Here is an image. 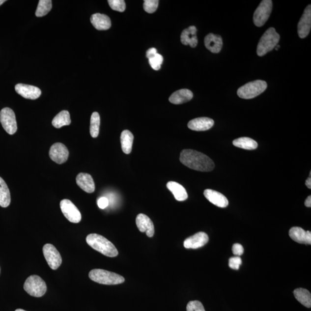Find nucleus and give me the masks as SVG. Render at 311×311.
Returning <instances> with one entry per match:
<instances>
[{
    "label": "nucleus",
    "mask_w": 311,
    "mask_h": 311,
    "mask_svg": "<svg viewBox=\"0 0 311 311\" xmlns=\"http://www.w3.org/2000/svg\"><path fill=\"white\" fill-rule=\"evenodd\" d=\"M208 241L207 234L199 232L187 238L184 242V247L187 249H197L205 246Z\"/></svg>",
    "instance_id": "nucleus-13"
},
{
    "label": "nucleus",
    "mask_w": 311,
    "mask_h": 311,
    "mask_svg": "<svg viewBox=\"0 0 311 311\" xmlns=\"http://www.w3.org/2000/svg\"><path fill=\"white\" fill-rule=\"evenodd\" d=\"M193 93L189 89H182L173 93L170 97L169 101L174 105H180L191 100Z\"/></svg>",
    "instance_id": "nucleus-23"
},
{
    "label": "nucleus",
    "mask_w": 311,
    "mask_h": 311,
    "mask_svg": "<svg viewBox=\"0 0 311 311\" xmlns=\"http://www.w3.org/2000/svg\"><path fill=\"white\" fill-rule=\"evenodd\" d=\"M86 242L93 249L109 257H115L118 255V250L113 244L105 237L98 234H89L86 236Z\"/></svg>",
    "instance_id": "nucleus-2"
},
{
    "label": "nucleus",
    "mask_w": 311,
    "mask_h": 311,
    "mask_svg": "<svg viewBox=\"0 0 311 311\" xmlns=\"http://www.w3.org/2000/svg\"><path fill=\"white\" fill-rule=\"evenodd\" d=\"M187 311H205L203 304L198 300L190 301L187 304Z\"/></svg>",
    "instance_id": "nucleus-35"
},
{
    "label": "nucleus",
    "mask_w": 311,
    "mask_h": 311,
    "mask_svg": "<svg viewBox=\"0 0 311 311\" xmlns=\"http://www.w3.org/2000/svg\"><path fill=\"white\" fill-rule=\"evenodd\" d=\"M89 277L93 282L103 285H117L125 282L122 276L103 269L92 270L89 273Z\"/></svg>",
    "instance_id": "nucleus-4"
},
{
    "label": "nucleus",
    "mask_w": 311,
    "mask_h": 311,
    "mask_svg": "<svg viewBox=\"0 0 311 311\" xmlns=\"http://www.w3.org/2000/svg\"><path fill=\"white\" fill-rule=\"evenodd\" d=\"M52 8V1L51 0H40L35 12L36 16H44L51 11Z\"/></svg>",
    "instance_id": "nucleus-31"
},
{
    "label": "nucleus",
    "mask_w": 311,
    "mask_h": 311,
    "mask_svg": "<svg viewBox=\"0 0 311 311\" xmlns=\"http://www.w3.org/2000/svg\"><path fill=\"white\" fill-rule=\"evenodd\" d=\"M197 29L195 26H192L185 29L180 36V40L184 45H190L193 48H196L198 44V38L197 36Z\"/></svg>",
    "instance_id": "nucleus-20"
},
{
    "label": "nucleus",
    "mask_w": 311,
    "mask_h": 311,
    "mask_svg": "<svg viewBox=\"0 0 311 311\" xmlns=\"http://www.w3.org/2000/svg\"><path fill=\"white\" fill-rule=\"evenodd\" d=\"M91 22L98 30L109 29L112 26L111 20L109 17L101 13H95L91 17Z\"/></svg>",
    "instance_id": "nucleus-22"
},
{
    "label": "nucleus",
    "mask_w": 311,
    "mask_h": 311,
    "mask_svg": "<svg viewBox=\"0 0 311 311\" xmlns=\"http://www.w3.org/2000/svg\"><path fill=\"white\" fill-rule=\"evenodd\" d=\"M15 311H26L23 310L22 309H17Z\"/></svg>",
    "instance_id": "nucleus-43"
},
{
    "label": "nucleus",
    "mask_w": 311,
    "mask_h": 311,
    "mask_svg": "<svg viewBox=\"0 0 311 311\" xmlns=\"http://www.w3.org/2000/svg\"><path fill=\"white\" fill-rule=\"evenodd\" d=\"M159 2L158 0H145L143 3V9L146 12L153 13L158 9Z\"/></svg>",
    "instance_id": "nucleus-34"
},
{
    "label": "nucleus",
    "mask_w": 311,
    "mask_h": 311,
    "mask_svg": "<svg viewBox=\"0 0 311 311\" xmlns=\"http://www.w3.org/2000/svg\"><path fill=\"white\" fill-rule=\"evenodd\" d=\"M109 205V200L106 197H101L98 200V205L100 209H105Z\"/></svg>",
    "instance_id": "nucleus-38"
},
{
    "label": "nucleus",
    "mask_w": 311,
    "mask_h": 311,
    "mask_svg": "<svg viewBox=\"0 0 311 311\" xmlns=\"http://www.w3.org/2000/svg\"><path fill=\"white\" fill-rule=\"evenodd\" d=\"M273 9V2L271 0H263L254 12L253 21L257 27L263 26L269 18Z\"/></svg>",
    "instance_id": "nucleus-7"
},
{
    "label": "nucleus",
    "mask_w": 311,
    "mask_h": 311,
    "mask_svg": "<svg viewBox=\"0 0 311 311\" xmlns=\"http://www.w3.org/2000/svg\"><path fill=\"white\" fill-rule=\"evenodd\" d=\"M136 225L140 232H146V235L149 237L153 236L155 227L148 216L144 214H139L136 217Z\"/></svg>",
    "instance_id": "nucleus-15"
},
{
    "label": "nucleus",
    "mask_w": 311,
    "mask_h": 311,
    "mask_svg": "<svg viewBox=\"0 0 311 311\" xmlns=\"http://www.w3.org/2000/svg\"><path fill=\"white\" fill-rule=\"evenodd\" d=\"M267 87L266 82L263 80H255L241 86L237 90V93L240 98L251 99L261 94Z\"/></svg>",
    "instance_id": "nucleus-5"
},
{
    "label": "nucleus",
    "mask_w": 311,
    "mask_h": 311,
    "mask_svg": "<svg viewBox=\"0 0 311 311\" xmlns=\"http://www.w3.org/2000/svg\"><path fill=\"white\" fill-rule=\"evenodd\" d=\"M163 62V57L161 55L157 53L152 58L149 59V62L152 69L155 71H159L161 68V65Z\"/></svg>",
    "instance_id": "nucleus-33"
},
{
    "label": "nucleus",
    "mask_w": 311,
    "mask_h": 311,
    "mask_svg": "<svg viewBox=\"0 0 311 311\" xmlns=\"http://www.w3.org/2000/svg\"><path fill=\"white\" fill-rule=\"evenodd\" d=\"M214 120L207 117H200L194 119L188 123V128L195 131L201 132L211 129L214 125Z\"/></svg>",
    "instance_id": "nucleus-18"
},
{
    "label": "nucleus",
    "mask_w": 311,
    "mask_h": 311,
    "mask_svg": "<svg viewBox=\"0 0 311 311\" xmlns=\"http://www.w3.org/2000/svg\"><path fill=\"white\" fill-rule=\"evenodd\" d=\"M60 207L63 215L70 222L79 223L82 220L81 213L71 200H62L60 202Z\"/></svg>",
    "instance_id": "nucleus-9"
},
{
    "label": "nucleus",
    "mask_w": 311,
    "mask_h": 311,
    "mask_svg": "<svg viewBox=\"0 0 311 311\" xmlns=\"http://www.w3.org/2000/svg\"><path fill=\"white\" fill-rule=\"evenodd\" d=\"M180 161L190 169L202 172L211 171L215 166L209 157L192 149L183 150L180 153Z\"/></svg>",
    "instance_id": "nucleus-1"
},
{
    "label": "nucleus",
    "mask_w": 311,
    "mask_h": 311,
    "mask_svg": "<svg viewBox=\"0 0 311 311\" xmlns=\"http://www.w3.org/2000/svg\"><path fill=\"white\" fill-rule=\"evenodd\" d=\"M76 180L78 185L85 192L92 193L95 192V182L91 175L86 173H80Z\"/></svg>",
    "instance_id": "nucleus-19"
},
{
    "label": "nucleus",
    "mask_w": 311,
    "mask_h": 311,
    "mask_svg": "<svg viewBox=\"0 0 311 311\" xmlns=\"http://www.w3.org/2000/svg\"><path fill=\"white\" fill-rule=\"evenodd\" d=\"M289 235L291 239L300 244L311 245V232L306 231L300 227L295 226L289 230Z\"/></svg>",
    "instance_id": "nucleus-16"
},
{
    "label": "nucleus",
    "mask_w": 311,
    "mask_h": 311,
    "mask_svg": "<svg viewBox=\"0 0 311 311\" xmlns=\"http://www.w3.org/2000/svg\"><path fill=\"white\" fill-rule=\"evenodd\" d=\"M69 155L68 148L62 143H55L50 149V159L59 165L65 163L68 159Z\"/></svg>",
    "instance_id": "nucleus-11"
},
{
    "label": "nucleus",
    "mask_w": 311,
    "mask_h": 311,
    "mask_svg": "<svg viewBox=\"0 0 311 311\" xmlns=\"http://www.w3.org/2000/svg\"><path fill=\"white\" fill-rule=\"evenodd\" d=\"M100 118L98 113H92L91 117V125H90V134L93 138H96L99 134Z\"/></svg>",
    "instance_id": "nucleus-30"
},
{
    "label": "nucleus",
    "mask_w": 311,
    "mask_h": 311,
    "mask_svg": "<svg viewBox=\"0 0 311 311\" xmlns=\"http://www.w3.org/2000/svg\"><path fill=\"white\" fill-rule=\"evenodd\" d=\"M232 253L234 255L237 256H239L243 255L244 253V248L242 245L240 244L236 243L234 244L232 246Z\"/></svg>",
    "instance_id": "nucleus-37"
},
{
    "label": "nucleus",
    "mask_w": 311,
    "mask_h": 311,
    "mask_svg": "<svg viewBox=\"0 0 311 311\" xmlns=\"http://www.w3.org/2000/svg\"><path fill=\"white\" fill-rule=\"evenodd\" d=\"M11 194L7 185L0 177V206L7 207L11 203Z\"/></svg>",
    "instance_id": "nucleus-26"
},
{
    "label": "nucleus",
    "mask_w": 311,
    "mask_h": 311,
    "mask_svg": "<svg viewBox=\"0 0 311 311\" xmlns=\"http://www.w3.org/2000/svg\"><path fill=\"white\" fill-rule=\"evenodd\" d=\"M133 140V134L129 130H123L120 135V143H121L122 151L125 154L131 153Z\"/></svg>",
    "instance_id": "nucleus-25"
},
{
    "label": "nucleus",
    "mask_w": 311,
    "mask_h": 311,
    "mask_svg": "<svg viewBox=\"0 0 311 311\" xmlns=\"http://www.w3.org/2000/svg\"><path fill=\"white\" fill-rule=\"evenodd\" d=\"M5 2H6L5 0H0V6L4 4Z\"/></svg>",
    "instance_id": "nucleus-42"
},
{
    "label": "nucleus",
    "mask_w": 311,
    "mask_h": 311,
    "mask_svg": "<svg viewBox=\"0 0 311 311\" xmlns=\"http://www.w3.org/2000/svg\"><path fill=\"white\" fill-rule=\"evenodd\" d=\"M293 293L295 298L302 305L309 309L311 307V295L309 290L298 288L294 290Z\"/></svg>",
    "instance_id": "nucleus-28"
},
{
    "label": "nucleus",
    "mask_w": 311,
    "mask_h": 311,
    "mask_svg": "<svg viewBox=\"0 0 311 311\" xmlns=\"http://www.w3.org/2000/svg\"><path fill=\"white\" fill-rule=\"evenodd\" d=\"M280 36L275 28H270L264 33L257 46V55L260 57L275 49L280 41Z\"/></svg>",
    "instance_id": "nucleus-3"
},
{
    "label": "nucleus",
    "mask_w": 311,
    "mask_h": 311,
    "mask_svg": "<svg viewBox=\"0 0 311 311\" xmlns=\"http://www.w3.org/2000/svg\"><path fill=\"white\" fill-rule=\"evenodd\" d=\"M167 187L178 201H184L188 198V195L185 187L179 183L170 181L167 183Z\"/></svg>",
    "instance_id": "nucleus-24"
},
{
    "label": "nucleus",
    "mask_w": 311,
    "mask_h": 311,
    "mask_svg": "<svg viewBox=\"0 0 311 311\" xmlns=\"http://www.w3.org/2000/svg\"><path fill=\"white\" fill-rule=\"evenodd\" d=\"M43 253L50 268L56 270L61 266V256L54 246L51 244H46L43 246Z\"/></svg>",
    "instance_id": "nucleus-10"
},
{
    "label": "nucleus",
    "mask_w": 311,
    "mask_h": 311,
    "mask_svg": "<svg viewBox=\"0 0 311 311\" xmlns=\"http://www.w3.org/2000/svg\"><path fill=\"white\" fill-rule=\"evenodd\" d=\"M0 122L3 128L9 135H14L18 130V126L14 112L11 109L5 108L0 112Z\"/></svg>",
    "instance_id": "nucleus-8"
},
{
    "label": "nucleus",
    "mask_w": 311,
    "mask_h": 311,
    "mask_svg": "<svg viewBox=\"0 0 311 311\" xmlns=\"http://www.w3.org/2000/svg\"><path fill=\"white\" fill-rule=\"evenodd\" d=\"M204 196L205 198L217 206L219 207H226L228 205L229 202L228 199L223 194L215 191L212 189H206L204 191Z\"/></svg>",
    "instance_id": "nucleus-17"
},
{
    "label": "nucleus",
    "mask_w": 311,
    "mask_h": 311,
    "mask_svg": "<svg viewBox=\"0 0 311 311\" xmlns=\"http://www.w3.org/2000/svg\"><path fill=\"white\" fill-rule=\"evenodd\" d=\"M71 123V116H70L69 113L66 110H63L58 113L52 120L53 126L57 129L69 125Z\"/></svg>",
    "instance_id": "nucleus-27"
},
{
    "label": "nucleus",
    "mask_w": 311,
    "mask_h": 311,
    "mask_svg": "<svg viewBox=\"0 0 311 311\" xmlns=\"http://www.w3.org/2000/svg\"><path fill=\"white\" fill-rule=\"evenodd\" d=\"M15 91L26 99L35 100L41 95V91L36 86L18 84L15 86Z\"/></svg>",
    "instance_id": "nucleus-14"
},
{
    "label": "nucleus",
    "mask_w": 311,
    "mask_h": 311,
    "mask_svg": "<svg viewBox=\"0 0 311 311\" xmlns=\"http://www.w3.org/2000/svg\"><path fill=\"white\" fill-rule=\"evenodd\" d=\"M157 50L155 48H150L146 52V57L148 59L151 58L157 54Z\"/></svg>",
    "instance_id": "nucleus-39"
},
{
    "label": "nucleus",
    "mask_w": 311,
    "mask_h": 311,
    "mask_svg": "<svg viewBox=\"0 0 311 311\" xmlns=\"http://www.w3.org/2000/svg\"><path fill=\"white\" fill-rule=\"evenodd\" d=\"M109 4L110 7L114 11L122 12L126 9V4L123 0H109Z\"/></svg>",
    "instance_id": "nucleus-32"
},
{
    "label": "nucleus",
    "mask_w": 311,
    "mask_h": 311,
    "mask_svg": "<svg viewBox=\"0 0 311 311\" xmlns=\"http://www.w3.org/2000/svg\"><path fill=\"white\" fill-rule=\"evenodd\" d=\"M306 185L307 186L308 188L311 189V177L308 178L306 181Z\"/></svg>",
    "instance_id": "nucleus-41"
},
{
    "label": "nucleus",
    "mask_w": 311,
    "mask_h": 311,
    "mask_svg": "<svg viewBox=\"0 0 311 311\" xmlns=\"http://www.w3.org/2000/svg\"><path fill=\"white\" fill-rule=\"evenodd\" d=\"M233 144L238 148L246 150H254L257 147V143L255 140L249 137H241L236 139L233 141Z\"/></svg>",
    "instance_id": "nucleus-29"
},
{
    "label": "nucleus",
    "mask_w": 311,
    "mask_h": 311,
    "mask_svg": "<svg viewBox=\"0 0 311 311\" xmlns=\"http://www.w3.org/2000/svg\"><path fill=\"white\" fill-rule=\"evenodd\" d=\"M24 289L30 296L41 297L45 295L47 290L46 283L38 276L32 275L26 280Z\"/></svg>",
    "instance_id": "nucleus-6"
},
{
    "label": "nucleus",
    "mask_w": 311,
    "mask_h": 311,
    "mask_svg": "<svg viewBox=\"0 0 311 311\" xmlns=\"http://www.w3.org/2000/svg\"><path fill=\"white\" fill-rule=\"evenodd\" d=\"M242 263V259L239 256L232 257L229 259V266L233 270H239Z\"/></svg>",
    "instance_id": "nucleus-36"
},
{
    "label": "nucleus",
    "mask_w": 311,
    "mask_h": 311,
    "mask_svg": "<svg viewBox=\"0 0 311 311\" xmlns=\"http://www.w3.org/2000/svg\"><path fill=\"white\" fill-rule=\"evenodd\" d=\"M204 42L206 49L213 53H219L222 49L223 39L219 35L209 33L205 36Z\"/></svg>",
    "instance_id": "nucleus-21"
},
{
    "label": "nucleus",
    "mask_w": 311,
    "mask_h": 311,
    "mask_svg": "<svg viewBox=\"0 0 311 311\" xmlns=\"http://www.w3.org/2000/svg\"><path fill=\"white\" fill-rule=\"evenodd\" d=\"M311 28V5H308L298 24V34L300 38H305L309 34Z\"/></svg>",
    "instance_id": "nucleus-12"
},
{
    "label": "nucleus",
    "mask_w": 311,
    "mask_h": 311,
    "mask_svg": "<svg viewBox=\"0 0 311 311\" xmlns=\"http://www.w3.org/2000/svg\"><path fill=\"white\" fill-rule=\"evenodd\" d=\"M305 205L308 207H311V196H310L307 197V198L306 200Z\"/></svg>",
    "instance_id": "nucleus-40"
}]
</instances>
